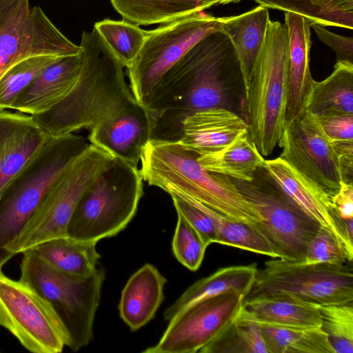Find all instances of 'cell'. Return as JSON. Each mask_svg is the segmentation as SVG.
Masks as SVG:
<instances>
[{
  "instance_id": "1",
  "label": "cell",
  "mask_w": 353,
  "mask_h": 353,
  "mask_svg": "<svg viewBox=\"0 0 353 353\" xmlns=\"http://www.w3.org/2000/svg\"><path fill=\"white\" fill-rule=\"evenodd\" d=\"M240 85L242 74L230 41L220 30L209 34L163 74L143 106L150 140L179 141L183 122L197 112L233 111L232 88Z\"/></svg>"
},
{
  "instance_id": "2",
  "label": "cell",
  "mask_w": 353,
  "mask_h": 353,
  "mask_svg": "<svg viewBox=\"0 0 353 353\" xmlns=\"http://www.w3.org/2000/svg\"><path fill=\"white\" fill-rule=\"evenodd\" d=\"M79 46L81 67L72 90L50 110L32 116L50 137L90 131L137 101L125 80L124 66L94 28L83 32Z\"/></svg>"
},
{
  "instance_id": "3",
  "label": "cell",
  "mask_w": 353,
  "mask_h": 353,
  "mask_svg": "<svg viewBox=\"0 0 353 353\" xmlns=\"http://www.w3.org/2000/svg\"><path fill=\"white\" fill-rule=\"evenodd\" d=\"M198 156L180 141L149 140L140 160L143 180L166 192H180L219 214L259 229L257 212L232 179L206 170Z\"/></svg>"
},
{
  "instance_id": "4",
  "label": "cell",
  "mask_w": 353,
  "mask_h": 353,
  "mask_svg": "<svg viewBox=\"0 0 353 353\" xmlns=\"http://www.w3.org/2000/svg\"><path fill=\"white\" fill-rule=\"evenodd\" d=\"M90 144L73 133L50 137L0 194V272L7 247L20 234L58 180Z\"/></svg>"
},
{
  "instance_id": "5",
  "label": "cell",
  "mask_w": 353,
  "mask_h": 353,
  "mask_svg": "<svg viewBox=\"0 0 353 353\" xmlns=\"http://www.w3.org/2000/svg\"><path fill=\"white\" fill-rule=\"evenodd\" d=\"M288 69L287 28L270 19L245 94L248 134L263 157L278 145L285 125Z\"/></svg>"
},
{
  "instance_id": "6",
  "label": "cell",
  "mask_w": 353,
  "mask_h": 353,
  "mask_svg": "<svg viewBox=\"0 0 353 353\" xmlns=\"http://www.w3.org/2000/svg\"><path fill=\"white\" fill-rule=\"evenodd\" d=\"M143 182L137 165L114 157L79 201L68 225V236L97 243L117 234L137 212Z\"/></svg>"
},
{
  "instance_id": "7",
  "label": "cell",
  "mask_w": 353,
  "mask_h": 353,
  "mask_svg": "<svg viewBox=\"0 0 353 353\" xmlns=\"http://www.w3.org/2000/svg\"><path fill=\"white\" fill-rule=\"evenodd\" d=\"M21 254L19 279L34 288L50 304L65 331L66 346L73 352L86 346L93 338L104 270L97 268L88 277H75L51 268L33 249Z\"/></svg>"
},
{
  "instance_id": "8",
  "label": "cell",
  "mask_w": 353,
  "mask_h": 353,
  "mask_svg": "<svg viewBox=\"0 0 353 353\" xmlns=\"http://www.w3.org/2000/svg\"><path fill=\"white\" fill-rule=\"evenodd\" d=\"M231 179L257 212L259 230L276 258L303 262L310 241L321 225L292 200L264 165L255 170L250 181Z\"/></svg>"
},
{
  "instance_id": "9",
  "label": "cell",
  "mask_w": 353,
  "mask_h": 353,
  "mask_svg": "<svg viewBox=\"0 0 353 353\" xmlns=\"http://www.w3.org/2000/svg\"><path fill=\"white\" fill-rule=\"evenodd\" d=\"M113 158L90 144L54 185L20 234L7 247L10 256L12 258L45 241L68 236V225L79 201Z\"/></svg>"
},
{
  "instance_id": "10",
  "label": "cell",
  "mask_w": 353,
  "mask_h": 353,
  "mask_svg": "<svg viewBox=\"0 0 353 353\" xmlns=\"http://www.w3.org/2000/svg\"><path fill=\"white\" fill-rule=\"evenodd\" d=\"M288 295L318 305L353 303L351 264L267 261L245 299Z\"/></svg>"
},
{
  "instance_id": "11",
  "label": "cell",
  "mask_w": 353,
  "mask_h": 353,
  "mask_svg": "<svg viewBox=\"0 0 353 353\" xmlns=\"http://www.w3.org/2000/svg\"><path fill=\"white\" fill-rule=\"evenodd\" d=\"M218 30L217 17L201 11L148 31L138 56L125 68L137 101L143 106L163 74L197 42Z\"/></svg>"
},
{
  "instance_id": "12",
  "label": "cell",
  "mask_w": 353,
  "mask_h": 353,
  "mask_svg": "<svg viewBox=\"0 0 353 353\" xmlns=\"http://www.w3.org/2000/svg\"><path fill=\"white\" fill-rule=\"evenodd\" d=\"M0 326L31 352L59 353L67 344L65 331L47 301L28 283L2 271Z\"/></svg>"
},
{
  "instance_id": "13",
  "label": "cell",
  "mask_w": 353,
  "mask_h": 353,
  "mask_svg": "<svg viewBox=\"0 0 353 353\" xmlns=\"http://www.w3.org/2000/svg\"><path fill=\"white\" fill-rule=\"evenodd\" d=\"M81 52L29 0H0V77L13 64L36 55L68 56Z\"/></svg>"
},
{
  "instance_id": "14",
  "label": "cell",
  "mask_w": 353,
  "mask_h": 353,
  "mask_svg": "<svg viewBox=\"0 0 353 353\" xmlns=\"http://www.w3.org/2000/svg\"><path fill=\"white\" fill-rule=\"evenodd\" d=\"M245 296L230 291L195 302L169 322L159 342L143 353H195L216 339L244 305Z\"/></svg>"
},
{
  "instance_id": "15",
  "label": "cell",
  "mask_w": 353,
  "mask_h": 353,
  "mask_svg": "<svg viewBox=\"0 0 353 353\" xmlns=\"http://www.w3.org/2000/svg\"><path fill=\"white\" fill-rule=\"evenodd\" d=\"M278 145L279 157L330 197L341 186L336 154L318 117L305 110L285 123Z\"/></svg>"
},
{
  "instance_id": "16",
  "label": "cell",
  "mask_w": 353,
  "mask_h": 353,
  "mask_svg": "<svg viewBox=\"0 0 353 353\" xmlns=\"http://www.w3.org/2000/svg\"><path fill=\"white\" fill-rule=\"evenodd\" d=\"M90 144L132 165H137L150 140L145 108L133 102L106 117L89 131Z\"/></svg>"
},
{
  "instance_id": "17",
  "label": "cell",
  "mask_w": 353,
  "mask_h": 353,
  "mask_svg": "<svg viewBox=\"0 0 353 353\" xmlns=\"http://www.w3.org/2000/svg\"><path fill=\"white\" fill-rule=\"evenodd\" d=\"M50 138L32 115L0 109V194Z\"/></svg>"
},
{
  "instance_id": "18",
  "label": "cell",
  "mask_w": 353,
  "mask_h": 353,
  "mask_svg": "<svg viewBox=\"0 0 353 353\" xmlns=\"http://www.w3.org/2000/svg\"><path fill=\"white\" fill-rule=\"evenodd\" d=\"M285 26L289 42L288 88L285 123L300 115L305 105L314 80L310 68L312 23L295 12H285Z\"/></svg>"
},
{
  "instance_id": "19",
  "label": "cell",
  "mask_w": 353,
  "mask_h": 353,
  "mask_svg": "<svg viewBox=\"0 0 353 353\" xmlns=\"http://www.w3.org/2000/svg\"><path fill=\"white\" fill-rule=\"evenodd\" d=\"M264 167L292 200L321 226L330 230L345 249L341 219L332 208L331 197L281 157L265 160Z\"/></svg>"
},
{
  "instance_id": "20",
  "label": "cell",
  "mask_w": 353,
  "mask_h": 353,
  "mask_svg": "<svg viewBox=\"0 0 353 353\" xmlns=\"http://www.w3.org/2000/svg\"><path fill=\"white\" fill-rule=\"evenodd\" d=\"M81 63V52L61 57L18 95L11 110L32 116L48 111L72 90Z\"/></svg>"
},
{
  "instance_id": "21",
  "label": "cell",
  "mask_w": 353,
  "mask_h": 353,
  "mask_svg": "<svg viewBox=\"0 0 353 353\" xmlns=\"http://www.w3.org/2000/svg\"><path fill=\"white\" fill-rule=\"evenodd\" d=\"M248 133L245 119L225 108L197 112L184 120L179 141L198 155L212 152Z\"/></svg>"
},
{
  "instance_id": "22",
  "label": "cell",
  "mask_w": 353,
  "mask_h": 353,
  "mask_svg": "<svg viewBox=\"0 0 353 353\" xmlns=\"http://www.w3.org/2000/svg\"><path fill=\"white\" fill-rule=\"evenodd\" d=\"M167 279L156 267L146 263L134 272L123 288L119 305L120 316L132 331L153 319L164 299Z\"/></svg>"
},
{
  "instance_id": "23",
  "label": "cell",
  "mask_w": 353,
  "mask_h": 353,
  "mask_svg": "<svg viewBox=\"0 0 353 353\" xmlns=\"http://www.w3.org/2000/svg\"><path fill=\"white\" fill-rule=\"evenodd\" d=\"M217 19L219 30L228 37L236 54L245 94L270 19L268 8L258 6L243 14L217 17Z\"/></svg>"
},
{
  "instance_id": "24",
  "label": "cell",
  "mask_w": 353,
  "mask_h": 353,
  "mask_svg": "<svg viewBox=\"0 0 353 353\" xmlns=\"http://www.w3.org/2000/svg\"><path fill=\"white\" fill-rule=\"evenodd\" d=\"M258 271L256 263L221 268L210 276L190 285L164 312V319L170 321L188 305L202 299L230 291H236L246 296L250 293Z\"/></svg>"
},
{
  "instance_id": "25",
  "label": "cell",
  "mask_w": 353,
  "mask_h": 353,
  "mask_svg": "<svg viewBox=\"0 0 353 353\" xmlns=\"http://www.w3.org/2000/svg\"><path fill=\"white\" fill-rule=\"evenodd\" d=\"M244 307L259 323L321 328L319 305L290 296L278 294L245 299Z\"/></svg>"
},
{
  "instance_id": "26",
  "label": "cell",
  "mask_w": 353,
  "mask_h": 353,
  "mask_svg": "<svg viewBox=\"0 0 353 353\" xmlns=\"http://www.w3.org/2000/svg\"><path fill=\"white\" fill-rule=\"evenodd\" d=\"M305 110L318 118L353 114V63L336 61L330 76L314 81Z\"/></svg>"
},
{
  "instance_id": "27",
  "label": "cell",
  "mask_w": 353,
  "mask_h": 353,
  "mask_svg": "<svg viewBox=\"0 0 353 353\" xmlns=\"http://www.w3.org/2000/svg\"><path fill=\"white\" fill-rule=\"evenodd\" d=\"M96 245V242L77 241L65 236L45 241L32 249L56 270L84 278L92 274L97 268L101 256Z\"/></svg>"
},
{
  "instance_id": "28",
  "label": "cell",
  "mask_w": 353,
  "mask_h": 353,
  "mask_svg": "<svg viewBox=\"0 0 353 353\" xmlns=\"http://www.w3.org/2000/svg\"><path fill=\"white\" fill-rule=\"evenodd\" d=\"M125 21L137 26L167 23L217 6L215 0H110Z\"/></svg>"
},
{
  "instance_id": "29",
  "label": "cell",
  "mask_w": 353,
  "mask_h": 353,
  "mask_svg": "<svg viewBox=\"0 0 353 353\" xmlns=\"http://www.w3.org/2000/svg\"><path fill=\"white\" fill-rule=\"evenodd\" d=\"M197 160L209 172L243 181H251L265 161L248 133L219 150L198 156Z\"/></svg>"
},
{
  "instance_id": "30",
  "label": "cell",
  "mask_w": 353,
  "mask_h": 353,
  "mask_svg": "<svg viewBox=\"0 0 353 353\" xmlns=\"http://www.w3.org/2000/svg\"><path fill=\"white\" fill-rule=\"evenodd\" d=\"M259 324L268 353H334L321 328Z\"/></svg>"
},
{
  "instance_id": "31",
  "label": "cell",
  "mask_w": 353,
  "mask_h": 353,
  "mask_svg": "<svg viewBox=\"0 0 353 353\" xmlns=\"http://www.w3.org/2000/svg\"><path fill=\"white\" fill-rule=\"evenodd\" d=\"M201 353H268L259 323L243 307L213 341Z\"/></svg>"
},
{
  "instance_id": "32",
  "label": "cell",
  "mask_w": 353,
  "mask_h": 353,
  "mask_svg": "<svg viewBox=\"0 0 353 353\" xmlns=\"http://www.w3.org/2000/svg\"><path fill=\"white\" fill-rule=\"evenodd\" d=\"M187 197L203 210L213 221L216 231V243L230 245L276 258L270 243L258 228L230 219L188 196Z\"/></svg>"
},
{
  "instance_id": "33",
  "label": "cell",
  "mask_w": 353,
  "mask_h": 353,
  "mask_svg": "<svg viewBox=\"0 0 353 353\" xmlns=\"http://www.w3.org/2000/svg\"><path fill=\"white\" fill-rule=\"evenodd\" d=\"M110 49L124 68L130 66L138 56L147 37L148 31L125 20L105 19L94 23Z\"/></svg>"
},
{
  "instance_id": "34",
  "label": "cell",
  "mask_w": 353,
  "mask_h": 353,
  "mask_svg": "<svg viewBox=\"0 0 353 353\" xmlns=\"http://www.w3.org/2000/svg\"><path fill=\"white\" fill-rule=\"evenodd\" d=\"M61 57L32 56L10 67L0 77V109L11 110L18 95Z\"/></svg>"
},
{
  "instance_id": "35",
  "label": "cell",
  "mask_w": 353,
  "mask_h": 353,
  "mask_svg": "<svg viewBox=\"0 0 353 353\" xmlns=\"http://www.w3.org/2000/svg\"><path fill=\"white\" fill-rule=\"evenodd\" d=\"M321 329L334 353H353V303L319 305Z\"/></svg>"
},
{
  "instance_id": "36",
  "label": "cell",
  "mask_w": 353,
  "mask_h": 353,
  "mask_svg": "<svg viewBox=\"0 0 353 353\" xmlns=\"http://www.w3.org/2000/svg\"><path fill=\"white\" fill-rule=\"evenodd\" d=\"M208 245L185 219L177 213V222L172 242L176 259L191 271L201 266Z\"/></svg>"
},
{
  "instance_id": "37",
  "label": "cell",
  "mask_w": 353,
  "mask_h": 353,
  "mask_svg": "<svg viewBox=\"0 0 353 353\" xmlns=\"http://www.w3.org/2000/svg\"><path fill=\"white\" fill-rule=\"evenodd\" d=\"M352 263L343 245L328 228L321 226L310 241L302 263L343 264Z\"/></svg>"
},
{
  "instance_id": "38",
  "label": "cell",
  "mask_w": 353,
  "mask_h": 353,
  "mask_svg": "<svg viewBox=\"0 0 353 353\" xmlns=\"http://www.w3.org/2000/svg\"><path fill=\"white\" fill-rule=\"evenodd\" d=\"M171 196L176 213L181 214L209 245L216 243V231L212 219L185 195L173 190L167 192Z\"/></svg>"
},
{
  "instance_id": "39",
  "label": "cell",
  "mask_w": 353,
  "mask_h": 353,
  "mask_svg": "<svg viewBox=\"0 0 353 353\" xmlns=\"http://www.w3.org/2000/svg\"><path fill=\"white\" fill-rule=\"evenodd\" d=\"M336 23V27L352 30L353 0H308Z\"/></svg>"
},
{
  "instance_id": "40",
  "label": "cell",
  "mask_w": 353,
  "mask_h": 353,
  "mask_svg": "<svg viewBox=\"0 0 353 353\" xmlns=\"http://www.w3.org/2000/svg\"><path fill=\"white\" fill-rule=\"evenodd\" d=\"M319 39L330 47L336 55L337 61L353 63V39L333 33L319 24H313Z\"/></svg>"
},
{
  "instance_id": "41",
  "label": "cell",
  "mask_w": 353,
  "mask_h": 353,
  "mask_svg": "<svg viewBox=\"0 0 353 353\" xmlns=\"http://www.w3.org/2000/svg\"><path fill=\"white\" fill-rule=\"evenodd\" d=\"M323 132L330 142L353 141V114L318 118Z\"/></svg>"
},
{
  "instance_id": "42",
  "label": "cell",
  "mask_w": 353,
  "mask_h": 353,
  "mask_svg": "<svg viewBox=\"0 0 353 353\" xmlns=\"http://www.w3.org/2000/svg\"><path fill=\"white\" fill-rule=\"evenodd\" d=\"M336 213L343 219H353V183L341 181L339 191L331 197Z\"/></svg>"
},
{
  "instance_id": "43",
  "label": "cell",
  "mask_w": 353,
  "mask_h": 353,
  "mask_svg": "<svg viewBox=\"0 0 353 353\" xmlns=\"http://www.w3.org/2000/svg\"><path fill=\"white\" fill-rule=\"evenodd\" d=\"M218 5H226L228 3H238L241 0H215Z\"/></svg>"
}]
</instances>
